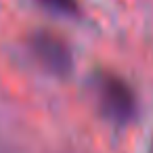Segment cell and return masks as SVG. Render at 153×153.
Wrapping results in <instances>:
<instances>
[{
	"label": "cell",
	"instance_id": "2",
	"mask_svg": "<svg viewBox=\"0 0 153 153\" xmlns=\"http://www.w3.org/2000/svg\"><path fill=\"white\" fill-rule=\"evenodd\" d=\"M30 51L36 57V61L51 71L53 76H69L74 69V55L63 38H59L53 32L38 30L30 38Z\"/></svg>",
	"mask_w": 153,
	"mask_h": 153
},
{
	"label": "cell",
	"instance_id": "4",
	"mask_svg": "<svg viewBox=\"0 0 153 153\" xmlns=\"http://www.w3.org/2000/svg\"><path fill=\"white\" fill-rule=\"evenodd\" d=\"M149 153H153V140H151V145H149Z\"/></svg>",
	"mask_w": 153,
	"mask_h": 153
},
{
	"label": "cell",
	"instance_id": "3",
	"mask_svg": "<svg viewBox=\"0 0 153 153\" xmlns=\"http://www.w3.org/2000/svg\"><path fill=\"white\" fill-rule=\"evenodd\" d=\"M40 2L46 9L61 13V15H74L78 11V0H40Z\"/></svg>",
	"mask_w": 153,
	"mask_h": 153
},
{
	"label": "cell",
	"instance_id": "1",
	"mask_svg": "<svg viewBox=\"0 0 153 153\" xmlns=\"http://www.w3.org/2000/svg\"><path fill=\"white\" fill-rule=\"evenodd\" d=\"M94 92L103 115L115 124H128L136 115V94L130 84L111 71H99L94 76Z\"/></svg>",
	"mask_w": 153,
	"mask_h": 153
}]
</instances>
